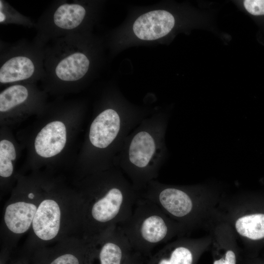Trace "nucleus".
<instances>
[{
	"label": "nucleus",
	"mask_w": 264,
	"mask_h": 264,
	"mask_svg": "<svg viewBox=\"0 0 264 264\" xmlns=\"http://www.w3.org/2000/svg\"><path fill=\"white\" fill-rule=\"evenodd\" d=\"M119 227L136 253H147L172 235L174 225L157 205L138 197L130 216Z\"/></svg>",
	"instance_id": "20e7f679"
},
{
	"label": "nucleus",
	"mask_w": 264,
	"mask_h": 264,
	"mask_svg": "<svg viewBox=\"0 0 264 264\" xmlns=\"http://www.w3.org/2000/svg\"><path fill=\"white\" fill-rule=\"evenodd\" d=\"M237 258L234 251L228 249L223 254L216 258L213 264H236Z\"/></svg>",
	"instance_id": "aec40b11"
},
{
	"label": "nucleus",
	"mask_w": 264,
	"mask_h": 264,
	"mask_svg": "<svg viewBox=\"0 0 264 264\" xmlns=\"http://www.w3.org/2000/svg\"><path fill=\"white\" fill-rule=\"evenodd\" d=\"M155 148L154 138L145 131L137 132L130 143L128 157L131 167L129 172L138 185L145 184L154 176L149 166Z\"/></svg>",
	"instance_id": "9d476101"
},
{
	"label": "nucleus",
	"mask_w": 264,
	"mask_h": 264,
	"mask_svg": "<svg viewBox=\"0 0 264 264\" xmlns=\"http://www.w3.org/2000/svg\"><path fill=\"white\" fill-rule=\"evenodd\" d=\"M81 224L79 193L47 189L28 233L24 254L69 237H81Z\"/></svg>",
	"instance_id": "f03ea898"
},
{
	"label": "nucleus",
	"mask_w": 264,
	"mask_h": 264,
	"mask_svg": "<svg viewBox=\"0 0 264 264\" xmlns=\"http://www.w3.org/2000/svg\"><path fill=\"white\" fill-rule=\"evenodd\" d=\"M66 141L65 124L54 121L46 125L38 133L34 142L36 152L40 156L49 158L59 154Z\"/></svg>",
	"instance_id": "4468645a"
},
{
	"label": "nucleus",
	"mask_w": 264,
	"mask_h": 264,
	"mask_svg": "<svg viewBox=\"0 0 264 264\" xmlns=\"http://www.w3.org/2000/svg\"><path fill=\"white\" fill-rule=\"evenodd\" d=\"M33 41L0 43V83L34 84L45 76L44 50Z\"/></svg>",
	"instance_id": "0eeeda50"
},
{
	"label": "nucleus",
	"mask_w": 264,
	"mask_h": 264,
	"mask_svg": "<svg viewBox=\"0 0 264 264\" xmlns=\"http://www.w3.org/2000/svg\"><path fill=\"white\" fill-rule=\"evenodd\" d=\"M88 33L70 34L48 42L44 47L45 76L52 88H73L88 77L93 65Z\"/></svg>",
	"instance_id": "7ed1b4c3"
},
{
	"label": "nucleus",
	"mask_w": 264,
	"mask_h": 264,
	"mask_svg": "<svg viewBox=\"0 0 264 264\" xmlns=\"http://www.w3.org/2000/svg\"><path fill=\"white\" fill-rule=\"evenodd\" d=\"M139 254L134 253L127 261L125 264H142L139 261Z\"/></svg>",
	"instance_id": "4be33fe9"
},
{
	"label": "nucleus",
	"mask_w": 264,
	"mask_h": 264,
	"mask_svg": "<svg viewBox=\"0 0 264 264\" xmlns=\"http://www.w3.org/2000/svg\"><path fill=\"white\" fill-rule=\"evenodd\" d=\"M120 128V118L117 112L107 109L100 113L92 122L89 139L91 144L98 148L109 146L118 135Z\"/></svg>",
	"instance_id": "ddd939ff"
},
{
	"label": "nucleus",
	"mask_w": 264,
	"mask_h": 264,
	"mask_svg": "<svg viewBox=\"0 0 264 264\" xmlns=\"http://www.w3.org/2000/svg\"><path fill=\"white\" fill-rule=\"evenodd\" d=\"M86 241L87 264H125L134 253L119 226Z\"/></svg>",
	"instance_id": "6e6552de"
},
{
	"label": "nucleus",
	"mask_w": 264,
	"mask_h": 264,
	"mask_svg": "<svg viewBox=\"0 0 264 264\" xmlns=\"http://www.w3.org/2000/svg\"><path fill=\"white\" fill-rule=\"evenodd\" d=\"M243 4L250 14L255 16L264 15V0H245Z\"/></svg>",
	"instance_id": "6ab92c4d"
},
{
	"label": "nucleus",
	"mask_w": 264,
	"mask_h": 264,
	"mask_svg": "<svg viewBox=\"0 0 264 264\" xmlns=\"http://www.w3.org/2000/svg\"><path fill=\"white\" fill-rule=\"evenodd\" d=\"M78 193L81 201V237L86 240L125 221L139 197L116 173L92 177Z\"/></svg>",
	"instance_id": "f257e3e1"
},
{
	"label": "nucleus",
	"mask_w": 264,
	"mask_h": 264,
	"mask_svg": "<svg viewBox=\"0 0 264 264\" xmlns=\"http://www.w3.org/2000/svg\"><path fill=\"white\" fill-rule=\"evenodd\" d=\"M16 157L13 144L7 139L0 142V176L2 179H8L13 175V161Z\"/></svg>",
	"instance_id": "a211bd4d"
},
{
	"label": "nucleus",
	"mask_w": 264,
	"mask_h": 264,
	"mask_svg": "<svg viewBox=\"0 0 264 264\" xmlns=\"http://www.w3.org/2000/svg\"><path fill=\"white\" fill-rule=\"evenodd\" d=\"M0 23L2 25L16 24L25 27H35L36 22L24 16L9 3L0 0Z\"/></svg>",
	"instance_id": "f3484780"
},
{
	"label": "nucleus",
	"mask_w": 264,
	"mask_h": 264,
	"mask_svg": "<svg viewBox=\"0 0 264 264\" xmlns=\"http://www.w3.org/2000/svg\"><path fill=\"white\" fill-rule=\"evenodd\" d=\"M184 243L171 244L155 253L147 264H194L195 254Z\"/></svg>",
	"instance_id": "2eb2a0df"
},
{
	"label": "nucleus",
	"mask_w": 264,
	"mask_h": 264,
	"mask_svg": "<svg viewBox=\"0 0 264 264\" xmlns=\"http://www.w3.org/2000/svg\"><path fill=\"white\" fill-rule=\"evenodd\" d=\"M47 189L21 186L6 202L0 225V255L9 257L19 240L30 231L39 205Z\"/></svg>",
	"instance_id": "39448f33"
},
{
	"label": "nucleus",
	"mask_w": 264,
	"mask_h": 264,
	"mask_svg": "<svg viewBox=\"0 0 264 264\" xmlns=\"http://www.w3.org/2000/svg\"><path fill=\"white\" fill-rule=\"evenodd\" d=\"M40 96L34 84L9 85L0 93V112L5 113L38 106Z\"/></svg>",
	"instance_id": "f8f14e48"
},
{
	"label": "nucleus",
	"mask_w": 264,
	"mask_h": 264,
	"mask_svg": "<svg viewBox=\"0 0 264 264\" xmlns=\"http://www.w3.org/2000/svg\"><path fill=\"white\" fill-rule=\"evenodd\" d=\"M24 255L30 264H87V241L71 237Z\"/></svg>",
	"instance_id": "1a4fd4ad"
},
{
	"label": "nucleus",
	"mask_w": 264,
	"mask_h": 264,
	"mask_svg": "<svg viewBox=\"0 0 264 264\" xmlns=\"http://www.w3.org/2000/svg\"><path fill=\"white\" fill-rule=\"evenodd\" d=\"M175 20L173 15L164 10H155L140 15L134 21V35L144 41H154L167 35L173 28Z\"/></svg>",
	"instance_id": "9b49d317"
},
{
	"label": "nucleus",
	"mask_w": 264,
	"mask_h": 264,
	"mask_svg": "<svg viewBox=\"0 0 264 264\" xmlns=\"http://www.w3.org/2000/svg\"><path fill=\"white\" fill-rule=\"evenodd\" d=\"M90 5L82 0L54 1L36 22L33 41L44 47L50 41L70 34L88 32Z\"/></svg>",
	"instance_id": "423d86ee"
},
{
	"label": "nucleus",
	"mask_w": 264,
	"mask_h": 264,
	"mask_svg": "<svg viewBox=\"0 0 264 264\" xmlns=\"http://www.w3.org/2000/svg\"><path fill=\"white\" fill-rule=\"evenodd\" d=\"M5 264H30V263L28 258L23 255L19 259L13 260L8 263L7 262Z\"/></svg>",
	"instance_id": "412c9836"
},
{
	"label": "nucleus",
	"mask_w": 264,
	"mask_h": 264,
	"mask_svg": "<svg viewBox=\"0 0 264 264\" xmlns=\"http://www.w3.org/2000/svg\"><path fill=\"white\" fill-rule=\"evenodd\" d=\"M237 232L252 240L264 238V214H255L242 216L235 222Z\"/></svg>",
	"instance_id": "dca6fc26"
}]
</instances>
